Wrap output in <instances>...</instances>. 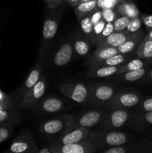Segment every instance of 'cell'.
<instances>
[{
    "mask_svg": "<svg viewBox=\"0 0 152 153\" xmlns=\"http://www.w3.org/2000/svg\"><path fill=\"white\" fill-rule=\"evenodd\" d=\"M88 140L93 143L98 148L105 146H115L126 144L130 140V137L125 133L120 131H91Z\"/></svg>",
    "mask_w": 152,
    "mask_h": 153,
    "instance_id": "6da1fadb",
    "label": "cell"
},
{
    "mask_svg": "<svg viewBox=\"0 0 152 153\" xmlns=\"http://www.w3.org/2000/svg\"><path fill=\"white\" fill-rule=\"evenodd\" d=\"M61 14L59 15H48L46 16L43 24V37L40 44V52H39V60L43 61L44 57L47 53L50 43L52 39L55 37L58 29L59 20Z\"/></svg>",
    "mask_w": 152,
    "mask_h": 153,
    "instance_id": "7a4b0ae2",
    "label": "cell"
},
{
    "mask_svg": "<svg viewBox=\"0 0 152 153\" xmlns=\"http://www.w3.org/2000/svg\"><path fill=\"white\" fill-rule=\"evenodd\" d=\"M105 111L92 110L80 115H66L70 127H92L98 125L106 114Z\"/></svg>",
    "mask_w": 152,
    "mask_h": 153,
    "instance_id": "3957f363",
    "label": "cell"
},
{
    "mask_svg": "<svg viewBox=\"0 0 152 153\" xmlns=\"http://www.w3.org/2000/svg\"><path fill=\"white\" fill-rule=\"evenodd\" d=\"M140 94L133 92L116 93L107 102L104 106L108 108H130L138 105L142 101Z\"/></svg>",
    "mask_w": 152,
    "mask_h": 153,
    "instance_id": "277c9868",
    "label": "cell"
},
{
    "mask_svg": "<svg viewBox=\"0 0 152 153\" xmlns=\"http://www.w3.org/2000/svg\"><path fill=\"white\" fill-rule=\"evenodd\" d=\"M58 88L63 95L79 104H83L88 100L89 89L82 83H63Z\"/></svg>",
    "mask_w": 152,
    "mask_h": 153,
    "instance_id": "5b68a950",
    "label": "cell"
},
{
    "mask_svg": "<svg viewBox=\"0 0 152 153\" xmlns=\"http://www.w3.org/2000/svg\"><path fill=\"white\" fill-rule=\"evenodd\" d=\"M52 153H94L98 148L88 139L69 144L57 145L51 143L49 145Z\"/></svg>",
    "mask_w": 152,
    "mask_h": 153,
    "instance_id": "8992f818",
    "label": "cell"
},
{
    "mask_svg": "<svg viewBox=\"0 0 152 153\" xmlns=\"http://www.w3.org/2000/svg\"><path fill=\"white\" fill-rule=\"evenodd\" d=\"M46 91V79L44 76L40 77L38 82L27 93L24 98L17 103L18 108H31L38 102Z\"/></svg>",
    "mask_w": 152,
    "mask_h": 153,
    "instance_id": "52a82bcc",
    "label": "cell"
},
{
    "mask_svg": "<svg viewBox=\"0 0 152 153\" xmlns=\"http://www.w3.org/2000/svg\"><path fill=\"white\" fill-rule=\"evenodd\" d=\"M131 117V114L125 109L115 108L111 111L106 112L100 123L106 130L118 128L125 125Z\"/></svg>",
    "mask_w": 152,
    "mask_h": 153,
    "instance_id": "ba28073f",
    "label": "cell"
},
{
    "mask_svg": "<svg viewBox=\"0 0 152 153\" xmlns=\"http://www.w3.org/2000/svg\"><path fill=\"white\" fill-rule=\"evenodd\" d=\"M91 132L90 127H72L64 134L59 136L52 143L57 145L69 144L88 139Z\"/></svg>",
    "mask_w": 152,
    "mask_h": 153,
    "instance_id": "9c48e42d",
    "label": "cell"
},
{
    "mask_svg": "<svg viewBox=\"0 0 152 153\" xmlns=\"http://www.w3.org/2000/svg\"><path fill=\"white\" fill-rule=\"evenodd\" d=\"M38 150L34 138L29 131L21 133L10 144L8 152L12 153H34Z\"/></svg>",
    "mask_w": 152,
    "mask_h": 153,
    "instance_id": "30bf717a",
    "label": "cell"
},
{
    "mask_svg": "<svg viewBox=\"0 0 152 153\" xmlns=\"http://www.w3.org/2000/svg\"><path fill=\"white\" fill-rule=\"evenodd\" d=\"M116 93V89L113 87L106 85H97L89 90L88 100L93 105H104Z\"/></svg>",
    "mask_w": 152,
    "mask_h": 153,
    "instance_id": "8fae6325",
    "label": "cell"
},
{
    "mask_svg": "<svg viewBox=\"0 0 152 153\" xmlns=\"http://www.w3.org/2000/svg\"><path fill=\"white\" fill-rule=\"evenodd\" d=\"M70 127L66 120V115L61 118L49 120L41 124L40 131L47 136H61L66 132Z\"/></svg>",
    "mask_w": 152,
    "mask_h": 153,
    "instance_id": "7c38bea8",
    "label": "cell"
},
{
    "mask_svg": "<svg viewBox=\"0 0 152 153\" xmlns=\"http://www.w3.org/2000/svg\"><path fill=\"white\" fill-rule=\"evenodd\" d=\"M42 71H43V70H42V63H39V64H36L33 67V69L30 72L28 76L25 79L23 85L21 87L17 95H16V100H15V101L17 100V103H19L24 98V97L26 95L27 93L38 82L39 79H40V77L42 76Z\"/></svg>",
    "mask_w": 152,
    "mask_h": 153,
    "instance_id": "4fadbf2b",
    "label": "cell"
},
{
    "mask_svg": "<svg viewBox=\"0 0 152 153\" xmlns=\"http://www.w3.org/2000/svg\"><path fill=\"white\" fill-rule=\"evenodd\" d=\"M137 33H130L127 30L121 31H114L107 36L105 39L98 42L96 44V48H105V47H114L118 48L125 41H126L130 37H133Z\"/></svg>",
    "mask_w": 152,
    "mask_h": 153,
    "instance_id": "5bb4252c",
    "label": "cell"
},
{
    "mask_svg": "<svg viewBox=\"0 0 152 153\" xmlns=\"http://www.w3.org/2000/svg\"><path fill=\"white\" fill-rule=\"evenodd\" d=\"M73 54V45L70 41H66L59 48L54 57V64L57 67L65 66L71 61Z\"/></svg>",
    "mask_w": 152,
    "mask_h": 153,
    "instance_id": "9a60e30c",
    "label": "cell"
},
{
    "mask_svg": "<svg viewBox=\"0 0 152 153\" xmlns=\"http://www.w3.org/2000/svg\"><path fill=\"white\" fill-rule=\"evenodd\" d=\"M117 48L114 47H105V48H96L95 52L87 58L86 64L90 67L98 62L104 61L110 57L119 54Z\"/></svg>",
    "mask_w": 152,
    "mask_h": 153,
    "instance_id": "2e32d148",
    "label": "cell"
},
{
    "mask_svg": "<svg viewBox=\"0 0 152 153\" xmlns=\"http://www.w3.org/2000/svg\"><path fill=\"white\" fill-rule=\"evenodd\" d=\"M115 10L119 16H126L130 19L140 16L138 7L130 0H122L115 8Z\"/></svg>",
    "mask_w": 152,
    "mask_h": 153,
    "instance_id": "e0dca14e",
    "label": "cell"
},
{
    "mask_svg": "<svg viewBox=\"0 0 152 153\" xmlns=\"http://www.w3.org/2000/svg\"><path fill=\"white\" fill-rule=\"evenodd\" d=\"M136 54L139 58L151 62L152 61V40L143 38L136 48Z\"/></svg>",
    "mask_w": 152,
    "mask_h": 153,
    "instance_id": "ac0fdd59",
    "label": "cell"
},
{
    "mask_svg": "<svg viewBox=\"0 0 152 153\" xmlns=\"http://www.w3.org/2000/svg\"><path fill=\"white\" fill-rule=\"evenodd\" d=\"M64 106L63 102L58 98L49 97L45 99L40 105V108L46 113H56L63 109Z\"/></svg>",
    "mask_w": 152,
    "mask_h": 153,
    "instance_id": "d6986e66",
    "label": "cell"
},
{
    "mask_svg": "<svg viewBox=\"0 0 152 153\" xmlns=\"http://www.w3.org/2000/svg\"><path fill=\"white\" fill-rule=\"evenodd\" d=\"M143 37H144V35H143L142 31H139V32L137 33L133 37H130L126 41L124 42L122 45H120L117 48L118 51H119V53L124 54V55L131 52L137 48V46H138V44L141 41L142 39L143 38Z\"/></svg>",
    "mask_w": 152,
    "mask_h": 153,
    "instance_id": "ffe728a7",
    "label": "cell"
},
{
    "mask_svg": "<svg viewBox=\"0 0 152 153\" xmlns=\"http://www.w3.org/2000/svg\"><path fill=\"white\" fill-rule=\"evenodd\" d=\"M16 108L0 110V125H13L20 120V114Z\"/></svg>",
    "mask_w": 152,
    "mask_h": 153,
    "instance_id": "44dd1931",
    "label": "cell"
},
{
    "mask_svg": "<svg viewBox=\"0 0 152 153\" xmlns=\"http://www.w3.org/2000/svg\"><path fill=\"white\" fill-rule=\"evenodd\" d=\"M119 66H108V67H101L98 68L90 70L86 73L87 77L92 78H105L116 75L119 70Z\"/></svg>",
    "mask_w": 152,
    "mask_h": 153,
    "instance_id": "7402d4cb",
    "label": "cell"
},
{
    "mask_svg": "<svg viewBox=\"0 0 152 153\" xmlns=\"http://www.w3.org/2000/svg\"><path fill=\"white\" fill-rule=\"evenodd\" d=\"M97 0H89L86 1H80L75 7V12L79 19L83 16L89 15L91 12L96 8Z\"/></svg>",
    "mask_w": 152,
    "mask_h": 153,
    "instance_id": "603a6c76",
    "label": "cell"
},
{
    "mask_svg": "<svg viewBox=\"0 0 152 153\" xmlns=\"http://www.w3.org/2000/svg\"><path fill=\"white\" fill-rule=\"evenodd\" d=\"M128 57L124 54L119 53L117 55H114V56L110 57V58H107V59L104 60V61H101V62H98L96 64H93V65L90 66L89 68L90 70H93V69L98 68L101 67H108V66H119L123 64L124 62L128 60Z\"/></svg>",
    "mask_w": 152,
    "mask_h": 153,
    "instance_id": "cb8c5ba5",
    "label": "cell"
},
{
    "mask_svg": "<svg viewBox=\"0 0 152 153\" xmlns=\"http://www.w3.org/2000/svg\"><path fill=\"white\" fill-rule=\"evenodd\" d=\"M79 23H80L82 31L87 37L89 41L92 43H94V44H97V40L95 38L93 31V25L91 22L89 15H86V16L80 18L79 19Z\"/></svg>",
    "mask_w": 152,
    "mask_h": 153,
    "instance_id": "d4e9b609",
    "label": "cell"
},
{
    "mask_svg": "<svg viewBox=\"0 0 152 153\" xmlns=\"http://www.w3.org/2000/svg\"><path fill=\"white\" fill-rule=\"evenodd\" d=\"M148 71V69L143 67V68L139 69V70H131V71L126 72V73H121V74L116 75V76H119V79L125 81V82H132L139 80L142 78L145 77Z\"/></svg>",
    "mask_w": 152,
    "mask_h": 153,
    "instance_id": "484cf974",
    "label": "cell"
},
{
    "mask_svg": "<svg viewBox=\"0 0 152 153\" xmlns=\"http://www.w3.org/2000/svg\"><path fill=\"white\" fill-rule=\"evenodd\" d=\"M147 62L140 58H136L130 61L129 62L126 63L125 64H121L119 67V70L116 72V75L121 74V73H126V72L131 71V70H139V69L143 68L146 66Z\"/></svg>",
    "mask_w": 152,
    "mask_h": 153,
    "instance_id": "4316f807",
    "label": "cell"
},
{
    "mask_svg": "<svg viewBox=\"0 0 152 153\" xmlns=\"http://www.w3.org/2000/svg\"><path fill=\"white\" fill-rule=\"evenodd\" d=\"M134 126L142 127L145 126H152V111L147 112H139L133 117Z\"/></svg>",
    "mask_w": 152,
    "mask_h": 153,
    "instance_id": "83f0119b",
    "label": "cell"
},
{
    "mask_svg": "<svg viewBox=\"0 0 152 153\" xmlns=\"http://www.w3.org/2000/svg\"><path fill=\"white\" fill-rule=\"evenodd\" d=\"M73 48L77 55H80V56H84L89 52L90 45H89V42H87L86 40L79 39V40H76L75 41Z\"/></svg>",
    "mask_w": 152,
    "mask_h": 153,
    "instance_id": "f1b7e54d",
    "label": "cell"
},
{
    "mask_svg": "<svg viewBox=\"0 0 152 153\" xmlns=\"http://www.w3.org/2000/svg\"><path fill=\"white\" fill-rule=\"evenodd\" d=\"M130 18L126 16H117L113 22L115 31H121L126 29L128 23L130 22Z\"/></svg>",
    "mask_w": 152,
    "mask_h": 153,
    "instance_id": "f546056e",
    "label": "cell"
},
{
    "mask_svg": "<svg viewBox=\"0 0 152 153\" xmlns=\"http://www.w3.org/2000/svg\"><path fill=\"white\" fill-rule=\"evenodd\" d=\"M142 19L139 17L133 18V19H130V22L128 23V26H127L126 29L128 32L130 33H138L141 31V27H142Z\"/></svg>",
    "mask_w": 152,
    "mask_h": 153,
    "instance_id": "4dcf8cb0",
    "label": "cell"
},
{
    "mask_svg": "<svg viewBox=\"0 0 152 153\" xmlns=\"http://www.w3.org/2000/svg\"><path fill=\"white\" fill-rule=\"evenodd\" d=\"M131 146H125V144L120 146H110L108 149H106L102 151L103 153H127L130 152H134Z\"/></svg>",
    "mask_w": 152,
    "mask_h": 153,
    "instance_id": "1f68e13d",
    "label": "cell"
},
{
    "mask_svg": "<svg viewBox=\"0 0 152 153\" xmlns=\"http://www.w3.org/2000/svg\"><path fill=\"white\" fill-rule=\"evenodd\" d=\"M122 0H97V7L100 9H115Z\"/></svg>",
    "mask_w": 152,
    "mask_h": 153,
    "instance_id": "d6a6232c",
    "label": "cell"
},
{
    "mask_svg": "<svg viewBox=\"0 0 152 153\" xmlns=\"http://www.w3.org/2000/svg\"><path fill=\"white\" fill-rule=\"evenodd\" d=\"M101 12H102V18L107 22H113L118 16L115 9L103 8L101 9Z\"/></svg>",
    "mask_w": 152,
    "mask_h": 153,
    "instance_id": "836d02e7",
    "label": "cell"
},
{
    "mask_svg": "<svg viewBox=\"0 0 152 153\" xmlns=\"http://www.w3.org/2000/svg\"><path fill=\"white\" fill-rule=\"evenodd\" d=\"M13 131V125H0V143L5 141Z\"/></svg>",
    "mask_w": 152,
    "mask_h": 153,
    "instance_id": "e575fe53",
    "label": "cell"
},
{
    "mask_svg": "<svg viewBox=\"0 0 152 153\" xmlns=\"http://www.w3.org/2000/svg\"><path fill=\"white\" fill-rule=\"evenodd\" d=\"M138 111L139 112H147L152 111V97L142 100L138 105Z\"/></svg>",
    "mask_w": 152,
    "mask_h": 153,
    "instance_id": "d590c367",
    "label": "cell"
},
{
    "mask_svg": "<svg viewBox=\"0 0 152 153\" xmlns=\"http://www.w3.org/2000/svg\"><path fill=\"white\" fill-rule=\"evenodd\" d=\"M114 26H113V22H107L104 26V29H103L102 32L100 34L99 37L98 39V42L101 41L104 39H105L107 36L111 34L112 33L114 32Z\"/></svg>",
    "mask_w": 152,
    "mask_h": 153,
    "instance_id": "8d00e7d4",
    "label": "cell"
},
{
    "mask_svg": "<svg viewBox=\"0 0 152 153\" xmlns=\"http://www.w3.org/2000/svg\"><path fill=\"white\" fill-rule=\"evenodd\" d=\"M89 17H90L91 22H92V25H95L98 23L101 19H102V12H101V9L98 8L96 7L95 10H92L90 13H89Z\"/></svg>",
    "mask_w": 152,
    "mask_h": 153,
    "instance_id": "74e56055",
    "label": "cell"
},
{
    "mask_svg": "<svg viewBox=\"0 0 152 153\" xmlns=\"http://www.w3.org/2000/svg\"><path fill=\"white\" fill-rule=\"evenodd\" d=\"M106 23H107V22H106V21L102 18V19H101L98 23H96L95 25H93V31H94V34H95V38H96L97 40V43H98V37H99L100 34H101V32H102Z\"/></svg>",
    "mask_w": 152,
    "mask_h": 153,
    "instance_id": "f35d334b",
    "label": "cell"
},
{
    "mask_svg": "<svg viewBox=\"0 0 152 153\" xmlns=\"http://www.w3.org/2000/svg\"><path fill=\"white\" fill-rule=\"evenodd\" d=\"M140 18L146 31H151L152 29V14H142L140 15Z\"/></svg>",
    "mask_w": 152,
    "mask_h": 153,
    "instance_id": "ab89813d",
    "label": "cell"
},
{
    "mask_svg": "<svg viewBox=\"0 0 152 153\" xmlns=\"http://www.w3.org/2000/svg\"><path fill=\"white\" fill-rule=\"evenodd\" d=\"M17 108V105L15 102L14 100H11V101L6 102H1L0 103V110H5V109H12V108Z\"/></svg>",
    "mask_w": 152,
    "mask_h": 153,
    "instance_id": "60d3db41",
    "label": "cell"
},
{
    "mask_svg": "<svg viewBox=\"0 0 152 153\" xmlns=\"http://www.w3.org/2000/svg\"><path fill=\"white\" fill-rule=\"evenodd\" d=\"M11 100H13V99L10 96L7 95L2 91L0 90V103L6 102L11 101Z\"/></svg>",
    "mask_w": 152,
    "mask_h": 153,
    "instance_id": "b9f144b4",
    "label": "cell"
},
{
    "mask_svg": "<svg viewBox=\"0 0 152 153\" xmlns=\"http://www.w3.org/2000/svg\"><path fill=\"white\" fill-rule=\"evenodd\" d=\"M80 0H65L64 2H66V4H70V5L72 6V7H75L76 5H77V4L80 3Z\"/></svg>",
    "mask_w": 152,
    "mask_h": 153,
    "instance_id": "7bdbcfd3",
    "label": "cell"
},
{
    "mask_svg": "<svg viewBox=\"0 0 152 153\" xmlns=\"http://www.w3.org/2000/svg\"><path fill=\"white\" fill-rule=\"evenodd\" d=\"M37 153H52V149H51L50 146H48L40 149H38Z\"/></svg>",
    "mask_w": 152,
    "mask_h": 153,
    "instance_id": "ee69618b",
    "label": "cell"
},
{
    "mask_svg": "<svg viewBox=\"0 0 152 153\" xmlns=\"http://www.w3.org/2000/svg\"><path fill=\"white\" fill-rule=\"evenodd\" d=\"M64 1H65V0H55V1H54L53 9H55L57 7H58L59 5H61V4H62Z\"/></svg>",
    "mask_w": 152,
    "mask_h": 153,
    "instance_id": "f6af8a7d",
    "label": "cell"
},
{
    "mask_svg": "<svg viewBox=\"0 0 152 153\" xmlns=\"http://www.w3.org/2000/svg\"><path fill=\"white\" fill-rule=\"evenodd\" d=\"M145 79H147V80L152 81V69L151 70H148V73H146Z\"/></svg>",
    "mask_w": 152,
    "mask_h": 153,
    "instance_id": "bcb514c9",
    "label": "cell"
},
{
    "mask_svg": "<svg viewBox=\"0 0 152 153\" xmlns=\"http://www.w3.org/2000/svg\"><path fill=\"white\" fill-rule=\"evenodd\" d=\"M45 1H46V3L47 4V5L49 6L50 8H53L54 7V1H55V0H45Z\"/></svg>",
    "mask_w": 152,
    "mask_h": 153,
    "instance_id": "7dc6e473",
    "label": "cell"
},
{
    "mask_svg": "<svg viewBox=\"0 0 152 153\" xmlns=\"http://www.w3.org/2000/svg\"><path fill=\"white\" fill-rule=\"evenodd\" d=\"M144 38L152 40V29L151 30V31H149L148 33L145 36H144Z\"/></svg>",
    "mask_w": 152,
    "mask_h": 153,
    "instance_id": "c3c4849f",
    "label": "cell"
},
{
    "mask_svg": "<svg viewBox=\"0 0 152 153\" xmlns=\"http://www.w3.org/2000/svg\"><path fill=\"white\" fill-rule=\"evenodd\" d=\"M89 1V0H80V1Z\"/></svg>",
    "mask_w": 152,
    "mask_h": 153,
    "instance_id": "681fc988",
    "label": "cell"
},
{
    "mask_svg": "<svg viewBox=\"0 0 152 153\" xmlns=\"http://www.w3.org/2000/svg\"><path fill=\"white\" fill-rule=\"evenodd\" d=\"M151 62H152V61H151Z\"/></svg>",
    "mask_w": 152,
    "mask_h": 153,
    "instance_id": "f907efd6",
    "label": "cell"
}]
</instances>
